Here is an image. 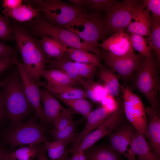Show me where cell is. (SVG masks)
<instances>
[{"label":"cell","mask_w":160,"mask_h":160,"mask_svg":"<svg viewBox=\"0 0 160 160\" xmlns=\"http://www.w3.org/2000/svg\"><path fill=\"white\" fill-rule=\"evenodd\" d=\"M1 92L6 116L10 128L18 126L33 109L24 93L20 77L17 72L10 76Z\"/></svg>","instance_id":"7a4b0ae2"},{"label":"cell","mask_w":160,"mask_h":160,"mask_svg":"<svg viewBox=\"0 0 160 160\" xmlns=\"http://www.w3.org/2000/svg\"><path fill=\"white\" fill-rule=\"evenodd\" d=\"M101 53L100 57L103 59L109 69L117 73L124 79L129 78L136 72L143 57L140 54L117 57L107 51Z\"/></svg>","instance_id":"30bf717a"},{"label":"cell","mask_w":160,"mask_h":160,"mask_svg":"<svg viewBox=\"0 0 160 160\" xmlns=\"http://www.w3.org/2000/svg\"><path fill=\"white\" fill-rule=\"evenodd\" d=\"M74 62L79 74L82 78L93 80L98 66L93 64Z\"/></svg>","instance_id":"d590c367"},{"label":"cell","mask_w":160,"mask_h":160,"mask_svg":"<svg viewBox=\"0 0 160 160\" xmlns=\"http://www.w3.org/2000/svg\"><path fill=\"white\" fill-rule=\"evenodd\" d=\"M84 152L87 160H121L120 154L110 146L91 147Z\"/></svg>","instance_id":"484cf974"},{"label":"cell","mask_w":160,"mask_h":160,"mask_svg":"<svg viewBox=\"0 0 160 160\" xmlns=\"http://www.w3.org/2000/svg\"><path fill=\"white\" fill-rule=\"evenodd\" d=\"M42 13L44 18L54 25L64 28L86 11L60 0H33L28 1Z\"/></svg>","instance_id":"5b68a950"},{"label":"cell","mask_w":160,"mask_h":160,"mask_svg":"<svg viewBox=\"0 0 160 160\" xmlns=\"http://www.w3.org/2000/svg\"><path fill=\"white\" fill-rule=\"evenodd\" d=\"M151 19L150 36L146 40L156 53L159 63L160 60V18L152 16Z\"/></svg>","instance_id":"f546056e"},{"label":"cell","mask_w":160,"mask_h":160,"mask_svg":"<svg viewBox=\"0 0 160 160\" xmlns=\"http://www.w3.org/2000/svg\"><path fill=\"white\" fill-rule=\"evenodd\" d=\"M40 13L35 18L27 22L32 33L36 36L44 35L56 39L66 45L85 50L100 57L98 48L87 43L73 32L47 21Z\"/></svg>","instance_id":"3957f363"},{"label":"cell","mask_w":160,"mask_h":160,"mask_svg":"<svg viewBox=\"0 0 160 160\" xmlns=\"http://www.w3.org/2000/svg\"><path fill=\"white\" fill-rule=\"evenodd\" d=\"M37 84L38 86L44 87L61 101L87 97L84 90L75 86H51L48 85L45 83L41 82Z\"/></svg>","instance_id":"d6986e66"},{"label":"cell","mask_w":160,"mask_h":160,"mask_svg":"<svg viewBox=\"0 0 160 160\" xmlns=\"http://www.w3.org/2000/svg\"><path fill=\"white\" fill-rule=\"evenodd\" d=\"M132 150L138 160H158L145 136L135 129Z\"/></svg>","instance_id":"ffe728a7"},{"label":"cell","mask_w":160,"mask_h":160,"mask_svg":"<svg viewBox=\"0 0 160 160\" xmlns=\"http://www.w3.org/2000/svg\"><path fill=\"white\" fill-rule=\"evenodd\" d=\"M133 127L131 124H125L108 134L111 147L128 160H136L132 150Z\"/></svg>","instance_id":"4fadbf2b"},{"label":"cell","mask_w":160,"mask_h":160,"mask_svg":"<svg viewBox=\"0 0 160 160\" xmlns=\"http://www.w3.org/2000/svg\"><path fill=\"white\" fill-rule=\"evenodd\" d=\"M47 63L51 68L50 69H57L62 71L82 85L83 79L79 75L74 62L68 57L66 52L59 58L48 60Z\"/></svg>","instance_id":"44dd1931"},{"label":"cell","mask_w":160,"mask_h":160,"mask_svg":"<svg viewBox=\"0 0 160 160\" xmlns=\"http://www.w3.org/2000/svg\"><path fill=\"white\" fill-rule=\"evenodd\" d=\"M102 107L104 108L110 114H111L118 109L117 102L114 97L107 95L100 102Z\"/></svg>","instance_id":"f35d334b"},{"label":"cell","mask_w":160,"mask_h":160,"mask_svg":"<svg viewBox=\"0 0 160 160\" xmlns=\"http://www.w3.org/2000/svg\"><path fill=\"white\" fill-rule=\"evenodd\" d=\"M145 8L141 3L136 8L132 21L126 28L127 31L130 34H136L150 37L151 19L150 11Z\"/></svg>","instance_id":"2e32d148"},{"label":"cell","mask_w":160,"mask_h":160,"mask_svg":"<svg viewBox=\"0 0 160 160\" xmlns=\"http://www.w3.org/2000/svg\"><path fill=\"white\" fill-rule=\"evenodd\" d=\"M64 28L75 33L89 44L97 48L98 41L108 33L104 20L97 13L86 12Z\"/></svg>","instance_id":"8992f818"},{"label":"cell","mask_w":160,"mask_h":160,"mask_svg":"<svg viewBox=\"0 0 160 160\" xmlns=\"http://www.w3.org/2000/svg\"><path fill=\"white\" fill-rule=\"evenodd\" d=\"M148 119L146 137L158 160L160 159V118L158 108L151 107L145 108Z\"/></svg>","instance_id":"9a60e30c"},{"label":"cell","mask_w":160,"mask_h":160,"mask_svg":"<svg viewBox=\"0 0 160 160\" xmlns=\"http://www.w3.org/2000/svg\"><path fill=\"white\" fill-rule=\"evenodd\" d=\"M47 82L46 84L51 86H75L81 84L73 79L62 71L57 69L44 70L40 73Z\"/></svg>","instance_id":"603a6c76"},{"label":"cell","mask_w":160,"mask_h":160,"mask_svg":"<svg viewBox=\"0 0 160 160\" xmlns=\"http://www.w3.org/2000/svg\"><path fill=\"white\" fill-rule=\"evenodd\" d=\"M40 93L43 104L42 110L45 121L53 123L66 108L47 89H40Z\"/></svg>","instance_id":"ac0fdd59"},{"label":"cell","mask_w":160,"mask_h":160,"mask_svg":"<svg viewBox=\"0 0 160 160\" xmlns=\"http://www.w3.org/2000/svg\"><path fill=\"white\" fill-rule=\"evenodd\" d=\"M17 51L12 47L0 42V58L16 56Z\"/></svg>","instance_id":"b9f144b4"},{"label":"cell","mask_w":160,"mask_h":160,"mask_svg":"<svg viewBox=\"0 0 160 160\" xmlns=\"http://www.w3.org/2000/svg\"><path fill=\"white\" fill-rule=\"evenodd\" d=\"M120 88L123 95L124 111L126 118L134 129L145 137L147 120L142 102L128 87L121 85Z\"/></svg>","instance_id":"9c48e42d"},{"label":"cell","mask_w":160,"mask_h":160,"mask_svg":"<svg viewBox=\"0 0 160 160\" xmlns=\"http://www.w3.org/2000/svg\"><path fill=\"white\" fill-rule=\"evenodd\" d=\"M121 111L118 109L111 114L97 128L85 136L78 145L71 151L85 150L92 147L100 139L113 132L121 123Z\"/></svg>","instance_id":"7c38bea8"},{"label":"cell","mask_w":160,"mask_h":160,"mask_svg":"<svg viewBox=\"0 0 160 160\" xmlns=\"http://www.w3.org/2000/svg\"><path fill=\"white\" fill-rule=\"evenodd\" d=\"M9 152L3 148V160H13L9 156Z\"/></svg>","instance_id":"c3c4849f"},{"label":"cell","mask_w":160,"mask_h":160,"mask_svg":"<svg viewBox=\"0 0 160 160\" xmlns=\"http://www.w3.org/2000/svg\"><path fill=\"white\" fill-rule=\"evenodd\" d=\"M7 116L1 92L0 91V124Z\"/></svg>","instance_id":"bcb514c9"},{"label":"cell","mask_w":160,"mask_h":160,"mask_svg":"<svg viewBox=\"0 0 160 160\" xmlns=\"http://www.w3.org/2000/svg\"><path fill=\"white\" fill-rule=\"evenodd\" d=\"M8 18L0 13V40L14 41L11 26Z\"/></svg>","instance_id":"e575fe53"},{"label":"cell","mask_w":160,"mask_h":160,"mask_svg":"<svg viewBox=\"0 0 160 160\" xmlns=\"http://www.w3.org/2000/svg\"><path fill=\"white\" fill-rule=\"evenodd\" d=\"M69 160H87L84 151H79L73 153Z\"/></svg>","instance_id":"f6af8a7d"},{"label":"cell","mask_w":160,"mask_h":160,"mask_svg":"<svg viewBox=\"0 0 160 160\" xmlns=\"http://www.w3.org/2000/svg\"><path fill=\"white\" fill-rule=\"evenodd\" d=\"M25 96L35 112L36 115L41 122H45L42 109L40 103V89L35 80L22 63L16 64Z\"/></svg>","instance_id":"8fae6325"},{"label":"cell","mask_w":160,"mask_h":160,"mask_svg":"<svg viewBox=\"0 0 160 160\" xmlns=\"http://www.w3.org/2000/svg\"><path fill=\"white\" fill-rule=\"evenodd\" d=\"M61 101L86 118L92 111L91 103L85 98L62 100Z\"/></svg>","instance_id":"1f68e13d"},{"label":"cell","mask_w":160,"mask_h":160,"mask_svg":"<svg viewBox=\"0 0 160 160\" xmlns=\"http://www.w3.org/2000/svg\"><path fill=\"white\" fill-rule=\"evenodd\" d=\"M82 86L87 97L96 102L100 103L108 95L103 86L93 80L83 78Z\"/></svg>","instance_id":"83f0119b"},{"label":"cell","mask_w":160,"mask_h":160,"mask_svg":"<svg viewBox=\"0 0 160 160\" xmlns=\"http://www.w3.org/2000/svg\"><path fill=\"white\" fill-rule=\"evenodd\" d=\"M44 148L49 157L52 160H64L67 154L66 146L68 143L59 140L44 142Z\"/></svg>","instance_id":"f1b7e54d"},{"label":"cell","mask_w":160,"mask_h":160,"mask_svg":"<svg viewBox=\"0 0 160 160\" xmlns=\"http://www.w3.org/2000/svg\"><path fill=\"white\" fill-rule=\"evenodd\" d=\"M76 123L73 120L64 128L59 130L54 129L50 131L53 137L56 140H62L68 144L71 142L73 143L76 138Z\"/></svg>","instance_id":"d6a6232c"},{"label":"cell","mask_w":160,"mask_h":160,"mask_svg":"<svg viewBox=\"0 0 160 160\" xmlns=\"http://www.w3.org/2000/svg\"><path fill=\"white\" fill-rule=\"evenodd\" d=\"M72 112L70 109H66L53 122L54 130H61L68 126L73 121Z\"/></svg>","instance_id":"8d00e7d4"},{"label":"cell","mask_w":160,"mask_h":160,"mask_svg":"<svg viewBox=\"0 0 160 160\" xmlns=\"http://www.w3.org/2000/svg\"><path fill=\"white\" fill-rule=\"evenodd\" d=\"M129 35L133 48L143 57H147L152 55L151 47L148 44L144 36L133 33L130 34Z\"/></svg>","instance_id":"836d02e7"},{"label":"cell","mask_w":160,"mask_h":160,"mask_svg":"<svg viewBox=\"0 0 160 160\" xmlns=\"http://www.w3.org/2000/svg\"><path fill=\"white\" fill-rule=\"evenodd\" d=\"M116 1L113 0H90L87 8L97 12L104 11L106 13Z\"/></svg>","instance_id":"74e56055"},{"label":"cell","mask_w":160,"mask_h":160,"mask_svg":"<svg viewBox=\"0 0 160 160\" xmlns=\"http://www.w3.org/2000/svg\"><path fill=\"white\" fill-rule=\"evenodd\" d=\"M18 62L16 56L0 58V73L3 72L13 65H16Z\"/></svg>","instance_id":"60d3db41"},{"label":"cell","mask_w":160,"mask_h":160,"mask_svg":"<svg viewBox=\"0 0 160 160\" xmlns=\"http://www.w3.org/2000/svg\"><path fill=\"white\" fill-rule=\"evenodd\" d=\"M142 4L149 11L152 12L153 16L160 18V0H144Z\"/></svg>","instance_id":"ab89813d"},{"label":"cell","mask_w":160,"mask_h":160,"mask_svg":"<svg viewBox=\"0 0 160 160\" xmlns=\"http://www.w3.org/2000/svg\"><path fill=\"white\" fill-rule=\"evenodd\" d=\"M10 78V76L8 77L5 79L0 81V89L9 80Z\"/></svg>","instance_id":"681fc988"},{"label":"cell","mask_w":160,"mask_h":160,"mask_svg":"<svg viewBox=\"0 0 160 160\" xmlns=\"http://www.w3.org/2000/svg\"><path fill=\"white\" fill-rule=\"evenodd\" d=\"M46 151L44 147L41 146L37 156V160H49L45 154Z\"/></svg>","instance_id":"7dc6e473"},{"label":"cell","mask_w":160,"mask_h":160,"mask_svg":"<svg viewBox=\"0 0 160 160\" xmlns=\"http://www.w3.org/2000/svg\"><path fill=\"white\" fill-rule=\"evenodd\" d=\"M68 1L76 7L84 8L85 7H87L88 6L90 3V0H68Z\"/></svg>","instance_id":"ee69618b"},{"label":"cell","mask_w":160,"mask_h":160,"mask_svg":"<svg viewBox=\"0 0 160 160\" xmlns=\"http://www.w3.org/2000/svg\"><path fill=\"white\" fill-rule=\"evenodd\" d=\"M41 36L40 44L48 60L59 58L66 52L68 47L60 41L44 35Z\"/></svg>","instance_id":"7402d4cb"},{"label":"cell","mask_w":160,"mask_h":160,"mask_svg":"<svg viewBox=\"0 0 160 160\" xmlns=\"http://www.w3.org/2000/svg\"><path fill=\"white\" fill-rule=\"evenodd\" d=\"M98 46L117 57L126 56L134 53L130 35L124 30L114 33Z\"/></svg>","instance_id":"5bb4252c"},{"label":"cell","mask_w":160,"mask_h":160,"mask_svg":"<svg viewBox=\"0 0 160 160\" xmlns=\"http://www.w3.org/2000/svg\"><path fill=\"white\" fill-rule=\"evenodd\" d=\"M66 53L74 62L93 64L99 68L102 66L100 56L92 52L81 49L68 47L67 49Z\"/></svg>","instance_id":"4316f807"},{"label":"cell","mask_w":160,"mask_h":160,"mask_svg":"<svg viewBox=\"0 0 160 160\" xmlns=\"http://www.w3.org/2000/svg\"><path fill=\"white\" fill-rule=\"evenodd\" d=\"M21 0H5L2 6L4 9H12L17 8L22 4Z\"/></svg>","instance_id":"7bdbcfd3"},{"label":"cell","mask_w":160,"mask_h":160,"mask_svg":"<svg viewBox=\"0 0 160 160\" xmlns=\"http://www.w3.org/2000/svg\"><path fill=\"white\" fill-rule=\"evenodd\" d=\"M111 114L102 107L92 111L87 118V122L85 127L77 134L71 150L76 148L85 136L97 128Z\"/></svg>","instance_id":"e0dca14e"},{"label":"cell","mask_w":160,"mask_h":160,"mask_svg":"<svg viewBox=\"0 0 160 160\" xmlns=\"http://www.w3.org/2000/svg\"><path fill=\"white\" fill-rule=\"evenodd\" d=\"M157 63L151 55L144 57L136 71L134 83L137 89L146 97L151 107L158 108V94L160 84Z\"/></svg>","instance_id":"277c9868"},{"label":"cell","mask_w":160,"mask_h":160,"mask_svg":"<svg viewBox=\"0 0 160 160\" xmlns=\"http://www.w3.org/2000/svg\"><path fill=\"white\" fill-rule=\"evenodd\" d=\"M140 4V1L136 0L116 1L106 12L104 20L108 33H114L126 28L132 21L136 8Z\"/></svg>","instance_id":"ba28073f"},{"label":"cell","mask_w":160,"mask_h":160,"mask_svg":"<svg viewBox=\"0 0 160 160\" xmlns=\"http://www.w3.org/2000/svg\"><path fill=\"white\" fill-rule=\"evenodd\" d=\"M2 12L4 15L11 17L20 22L30 21L40 13L38 9L30 4H22L14 9H4Z\"/></svg>","instance_id":"d4e9b609"},{"label":"cell","mask_w":160,"mask_h":160,"mask_svg":"<svg viewBox=\"0 0 160 160\" xmlns=\"http://www.w3.org/2000/svg\"><path fill=\"white\" fill-rule=\"evenodd\" d=\"M39 144L28 145L9 153L13 160H33L37 156L41 146Z\"/></svg>","instance_id":"4dcf8cb0"},{"label":"cell","mask_w":160,"mask_h":160,"mask_svg":"<svg viewBox=\"0 0 160 160\" xmlns=\"http://www.w3.org/2000/svg\"><path fill=\"white\" fill-rule=\"evenodd\" d=\"M97 73L100 83L108 95L114 97L119 92L120 86L117 77L114 71L102 66Z\"/></svg>","instance_id":"cb8c5ba5"},{"label":"cell","mask_w":160,"mask_h":160,"mask_svg":"<svg viewBox=\"0 0 160 160\" xmlns=\"http://www.w3.org/2000/svg\"><path fill=\"white\" fill-rule=\"evenodd\" d=\"M36 115L18 126L9 128L4 138L11 149L23 145L39 144L47 141L44 128L36 121Z\"/></svg>","instance_id":"52a82bcc"},{"label":"cell","mask_w":160,"mask_h":160,"mask_svg":"<svg viewBox=\"0 0 160 160\" xmlns=\"http://www.w3.org/2000/svg\"><path fill=\"white\" fill-rule=\"evenodd\" d=\"M12 33L21 55L24 66L37 83L41 82V73L45 70L48 59L44 52L39 40L25 27L11 25Z\"/></svg>","instance_id":"6da1fadb"}]
</instances>
